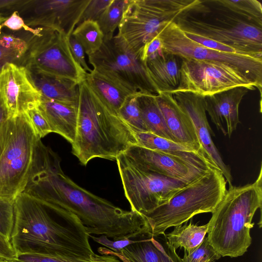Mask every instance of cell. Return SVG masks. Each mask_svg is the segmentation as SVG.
<instances>
[{
    "label": "cell",
    "mask_w": 262,
    "mask_h": 262,
    "mask_svg": "<svg viewBox=\"0 0 262 262\" xmlns=\"http://www.w3.org/2000/svg\"><path fill=\"white\" fill-rule=\"evenodd\" d=\"M128 2V0H113L97 21L104 39H110L114 36Z\"/></svg>",
    "instance_id": "f546056e"
},
{
    "label": "cell",
    "mask_w": 262,
    "mask_h": 262,
    "mask_svg": "<svg viewBox=\"0 0 262 262\" xmlns=\"http://www.w3.org/2000/svg\"><path fill=\"white\" fill-rule=\"evenodd\" d=\"M226 184L221 171L213 167L180 189L165 203L141 214L153 236L164 234L168 228L183 224L197 214L212 213L224 196Z\"/></svg>",
    "instance_id": "52a82bcc"
},
{
    "label": "cell",
    "mask_w": 262,
    "mask_h": 262,
    "mask_svg": "<svg viewBox=\"0 0 262 262\" xmlns=\"http://www.w3.org/2000/svg\"><path fill=\"white\" fill-rule=\"evenodd\" d=\"M24 114L40 139L52 133L49 123L38 107V104L28 108Z\"/></svg>",
    "instance_id": "e575fe53"
},
{
    "label": "cell",
    "mask_w": 262,
    "mask_h": 262,
    "mask_svg": "<svg viewBox=\"0 0 262 262\" xmlns=\"http://www.w3.org/2000/svg\"><path fill=\"white\" fill-rule=\"evenodd\" d=\"M208 224L198 226L187 222L184 225L174 227L173 230L165 234L168 244L176 250L183 248L185 251L190 252L196 248L203 241L207 233Z\"/></svg>",
    "instance_id": "4316f807"
},
{
    "label": "cell",
    "mask_w": 262,
    "mask_h": 262,
    "mask_svg": "<svg viewBox=\"0 0 262 262\" xmlns=\"http://www.w3.org/2000/svg\"><path fill=\"white\" fill-rule=\"evenodd\" d=\"M38 107L49 123L52 133L60 135L72 144L76 133L78 105L41 97Z\"/></svg>",
    "instance_id": "7402d4cb"
},
{
    "label": "cell",
    "mask_w": 262,
    "mask_h": 262,
    "mask_svg": "<svg viewBox=\"0 0 262 262\" xmlns=\"http://www.w3.org/2000/svg\"><path fill=\"white\" fill-rule=\"evenodd\" d=\"M157 36L166 53L182 58L229 63L262 86V55L228 53L207 48L189 39L174 21L167 25Z\"/></svg>",
    "instance_id": "4fadbf2b"
},
{
    "label": "cell",
    "mask_w": 262,
    "mask_h": 262,
    "mask_svg": "<svg viewBox=\"0 0 262 262\" xmlns=\"http://www.w3.org/2000/svg\"><path fill=\"white\" fill-rule=\"evenodd\" d=\"M156 99L176 142L203 155L192 122L173 95L168 93H160L156 95Z\"/></svg>",
    "instance_id": "ffe728a7"
},
{
    "label": "cell",
    "mask_w": 262,
    "mask_h": 262,
    "mask_svg": "<svg viewBox=\"0 0 262 262\" xmlns=\"http://www.w3.org/2000/svg\"><path fill=\"white\" fill-rule=\"evenodd\" d=\"M9 262H123L114 255L94 254L89 258H77L64 256H51L35 254H19Z\"/></svg>",
    "instance_id": "f1b7e54d"
},
{
    "label": "cell",
    "mask_w": 262,
    "mask_h": 262,
    "mask_svg": "<svg viewBox=\"0 0 262 262\" xmlns=\"http://www.w3.org/2000/svg\"><path fill=\"white\" fill-rule=\"evenodd\" d=\"M123 154L143 169L182 181L186 184L194 181L211 169L206 170L178 156L138 145L130 146Z\"/></svg>",
    "instance_id": "2e32d148"
},
{
    "label": "cell",
    "mask_w": 262,
    "mask_h": 262,
    "mask_svg": "<svg viewBox=\"0 0 262 262\" xmlns=\"http://www.w3.org/2000/svg\"><path fill=\"white\" fill-rule=\"evenodd\" d=\"M85 81L101 100L118 114L127 98L135 95L94 70L87 74Z\"/></svg>",
    "instance_id": "d4e9b609"
},
{
    "label": "cell",
    "mask_w": 262,
    "mask_h": 262,
    "mask_svg": "<svg viewBox=\"0 0 262 262\" xmlns=\"http://www.w3.org/2000/svg\"><path fill=\"white\" fill-rule=\"evenodd\" d=\"M64 33L42 27L32 35L23 57V63L30 73L62 78L79 84L88 73L74 60Z\"/></svg>",
    "instance_id": "30bf717a"
},
{
    "label": "cell",
    "mask_w": 262,
    "mask_h": 262,
    "mask_svg": "<svg viewBox=\"0 0 262 262\" xmlns=\"http://www.w3.org/2000/svg\"><path fill=\"white\" fill-rule=\"evenodd\" d=\"M134 133L137 142V145L178 156L197 167L206 170L215 167L202 154L189 147L150 132Z\"/></svg>",
    "instance_id": "603a6c76"
},
{
    "label": "cell",
    "mask_w": 262,
    "mask_h": 262,
    "mask_svg": "<svg viewBox=\"0 0 262 262\" xmlns=\"http://www.w3.org/2000/svg\"><path fill=\"white\" fill-rule=\"evenodd\" d=\"M27 2L24 0H0V14L3 11L21 9Z\"/></svg>",
    "instance_id": "ee69618b"
},
{
    "label": "cell",
    "mask_w": 262,
    "mask_h": 262,
    "mask_svg": "<svg viewBox=\"0 0 262 262\" xmlns=\"http://www.w3.org/2000/svg\"><path fill=\"white\" fill-rule=\"evenodd\" d=\"M70 49L75 61L88 73L92 70L88 65L85 52L81 45L71 34L68 39Z\"/></svg>",
    "instance_id": "ab89813d"
},
{
    "label": "cell",
    "mask_w": 262,
    "mask_h": 262,
    "mask_svg": "<svg viewBox=\"0 0 262 262\" xmlns=\"http://www.w3.org/2000/svg\"><path fill=\"white\" fill-rule=\"evenodd\" d=\"M29 73L42 97L78 105L79 84L76 82L65 78Z\"/></svg>",
    "instance_id": "cb8c5ba5"
},
{
    "label": "cell",
    "mask_w": 262,
    "mask_h": 262,
    "mask_svg": "<svg viewBox=\"0 0 262 262\" xmlns=\"http://www.w3.org/2000/svg\"><path fill=\"white\" fill-rule=\"evenodd\" d=\"M41 95L22 65L6 63L0 69V100L7 118L16 117L39 104Z\"/></svg>",
    "instance_id": "5bb4252c"
},
{
    "label": "cell",
    "mask_w": 262,
    "mask_h": 262,
    "mask_svg": "<svg viewBox=\"0 0 262 262\" xmlns=\"http://www.w3.org/2000/svg\"><path fill=\"white\" fill-rule=\"evenodd\" d=\"M24 192L53 211L62 209L74 214L89 234L119 241L138 240L151 233L141 214L119 208L76 184L64 173L54 152L42 168L32 174Z\"/></svg>",
    "instance_id": "6da1fadb"
},
{
    "label": "cell",
    "mask_w": 262,
    "mask_h": 262,
    "mask_svg": "<svg viewBox=\"0 0 262 262\" xmlns=\"http://www.w3.org/2000/svg\"><path fill=\"white\" fill-rule=\"evenodd\" d=\"M78 87V122L71 144L72 154L84 166L97 158L116 161L130 146L137 145L134 132L85 80Z\"/></svg>",
    "instance_id": "3957f363"
},
{
    "label": "cell",
    "mask_w": 262,
    "mask_h": 262,
    "mask_svg": "<svg viewBox=\"0 0 262 262\" xmlns=\"http://www.w3.org/2000/svg\"><path fill=\"white\" fill-rule=\"evenodd\" d=\"M112 1L90 0L81 16L78 24L86 20L97 22L101 14L112 3Z\"/></svg>",
    "instance_id": "8d00e7d4"
},
{
    "label": "cell",
    "mask_w": 262,
    "mask_h": 262,
    "mask_svg": "<svg viewBox=\"0 0 262 262\" xmlns=\"http://www.w3.org/2000/svg\"><path fill=\"white\" fill-rule=\"evenodd\" d=\"M0 200L14 203L24 192L45 145L24 113L1 127Z\"/></svg>",
    "instance_id": "8992f818"
},
{
    "label": "cell",
    "mask_w": 262,
    "mask_h": 262,
    "mask_svg": "<svg viewBox=\"0 0 262 262\" xmlns=\"http://www.w3.org/2000/svg\"><path fill=\"white\" fill-rule=\"evenodd\" d=\"M15 256V253L10 242L0 234V257L11 259Z\"/></svg>",
    "instance_id": "7bdbcfd3"
},
{
    "label": "cell",
    "mask_w": 262,
    "mask_h": 262,
    "mask_svg": "<svg viewBox=\"0 0 262 262\" xmlns=\"http://www.w3.org/2000/svg\"><path fill=\"white\" fill-rule=\"evenodd\" d=\"M72 35L81 45L88 56L98 51L104 40V35L98 23L91 20L79 24Z\"/></svg>",
    "instance_id": "83f0119b"
},
{
    "label": "cell",
    "mask_w": 262,
    "mask_h": 262,
    "mask_svg": "<svg viewBox=\"0 0 262 262\" xmlns=\"http://www.w3.org/2000/svg\"><path fill=\"white\" fill-rule=\"evenodd\" d=\"M89 237H91L95 242L106 247L108 249L111 250L115 253H119L123 248L134 243L136 241V240L129 239L111 241L105 235L96 237L91 234H89Z\"/></svg>",
    "instance_id": "60d3db41"
},
{
    "label": "cell",
    "mask_w": 262,
    "mask_h": 262,
    "mask_svg": "<svg viewBox=\"0 0 262 262\" xmlns=\"http://www.w3.org/2000/svg\"><path fill=\"white\" fill-rule=\"evenodd\" d=\"M236 87L249 91L258 89L261 93V88L256 82L232 65L182 58L179 85L172 93L189 92L206 97Z\"/></svg>",
    "instance_id": "7c38bea8"
},
{
    "label": "cell",
    "mask_w": 262,
    "mask_h": 262,
    "mask_svg": "<svg viewBox=\"0 0 262 262\" xmlns=\"http://www.w3.org/2000/svg\"><path fill=\"white\" fill-rule=\"evenodd\" d=\"M7 118L6 111L0 100V155L2 150L1 127L3 121Z\"/></svg>",
    "instance_id": "f6af8a7d"
},
{
    "label": "cell",
    "mask_w": 262,
    "mask_h": 262,
    "mask_svg": "<svg viewBox=\"0 0 262 262\" xmlns=\"http://www.w3.org/2000/svg\"><path fill=\"white\" fill-rule=\"evenodd\" d=\"M1 25L2 28L6 27L13 31H18L23 29L26 31L30 32L32 34V35L38 34L42 29V27L33 28L27 26L17 11H14Z\"/></svg>",
    "instance_id": "74e56055"
},
{
    "label": "cell",
    "mask_w": 262,
    "mask_h": 262,
    "mask_svg": "<svg viewBox=\"0 0 262 262\" xmlns=\"http://www.w3.org/2000/svg\"><path fill=\"white\" fill-rule=\"evenodd\" d=\"M262 167L252 183L229 186L208 224L207 238L221 257H237L251 244L250 230L256 210L261 208Z\"/></svg>",
    "instance_id": "277c9868"
},
{
    "label": "cell",
    "mask_w": 262,
    "mask_h": 262,
    "mask_svg": "<svg viewBox=\"0 0 262 262\" xmlns=\"http://www.w3.org/2000/svg\"><path fill=\"white\" fill-rule=\"evenodd\" d=\"M196 0H128L118 33L140 58L144 46Z\"/></svg>",
    "instance_id": "ba28073f"
},
{
    "label": "cell",
    "mask_w": 262,
    "mask_h": 262,
    "mask_svg": "<svg viewBox=\"0 0 262 262\" xmlns=\"http://www.w3.org/2000/svg\"><path fill=\"white\" fill-rule=\"evenodd\" d=\"M14 208L10 243L15 255L89 258L95 254L82 224H60L45 207L24 192L16 198Z\"/></svg>",
    "instance_id": "7a4b0ae2"
},
{
    "label": "cell",
    "mask_w": 262,
    "mask_h": 262,
    "mask_svg": "<svg viewBox=\"0 0 262 262\" xmlns=\"http://www.w3.org/2000/svg\"><path fill=\"white\" fill-rule=\"evenodd\" d=\"M184 33L189 39L207 48L221 52L241 54L236 50L212 39L202 37L196 34L186 32Z\"/></svg>",
    "instance_id": "f35d334b"
},
{
    "label": "cell",
    "mask_w": 262,
    "mask_h": 262,
    "mask_svg": "<svg viewBox=\"0 0 262 262\" xmlns=\"http://www.w3.org/2000/svg\"><path fill=\"white\" fill-rule=\"evenodd\" d=\"M221 257L205 236L194 249L190 252L185 251L182 260L183 262H215Z\"/></svg>",
    "instance_id": "836d02e7"
},
{
    "label": "cell",
    "mask_w": 262,
    "mask_h": 262,
    "mask_svg": "<svg viewBox=\"0 0 262 262\" xmlns=\"http://www.w3.org/2000/svg\"><path fill=\"white\" fill-rule=\"evenodd\" d=\"M182 58L163 49L144 62L148 74L160 93H172L180 81Z\"/></svg>",
    "instance_id": "44dd1931"
},
{
    "label": "cell",
    "mask_w": 262,
    "mask_h": 262,
    "mask_svg": "<svg viewBox=\"0 0 262 262\" xmlns=\"http://www.w3.org/2000/svg\"><path fill=\"white\" fill-rule=\"evenodd\" d=\"M14 203L0 200V234L10 242L14 220Z\"/></svg>",
    "instance_id": "d590c367"
},
{
    "label": "cell",
    "mask_w": 262,
    "mask_h": 262,
    "mask_svg": "<svg viewBox=\"0 0 262 262\" xmlns=\"http://www.w3.org/2000/svg\"><path fill=\"white\" fill-rule=\"evenodd\" d=\"M131 211L149 212L167 202L188 184L143 169L120 155L116 160Z\"/></svg>",
    "instance_id": "8fae6325"
},
{
    "label": "cell",
    "mask_w": 262,
    "mask_h": 262,
    "mask_svg": "<svg viewBox=\"0 0 262 262\" xmlns=\"http://www.w3.org/2000/svg\"><path fill=\"white\" fill-rule=\"evenodd\" d=\"M165 234L163 238L149 234L136 240L119 253L102 247L98 248V252L102 255H115L123 262H183L176 250L168 244Z\"/></svg>",
    "instance_id": "ac0fdd59"
},
{
    "label": "cell",
    "mask_w": 262,
    "mask_h": 262,
    "mask_svg": "<svg viewBox=\"0 0 262 262\" xmlns=\"http://www.w3.org/2000/svg\"><path fill=\"white\" fill-rule=\"evenodd\" d=\"M171 94L191 119L203 155L209 163L221 171L229 186H232L233 179L230 168L223 161L212 139V136L214 135L207 118L204 97L189 92H178Z\"/></svg>",
    "instance_id": "e0dca14e"
},
{
    "label": "cell",
    "mask_w": 262,
    "mask_h": 262,
    "mask_svg": "<svg viewBox=\"0 0 262 262\" xmlns=\"http://www.w3.org/2000/svg\"><path fill=\"white\" fill-rule=\"evenodd\" d=\"M7 17H5L2 14H0V35L1 34V30L2 29V24L7 19Z\"/></svg>",
    "instance_id": "bcb514c9"
},
{
    "label": "cell",
    "mask_w": 262,
    "mask_h": 262,
    "mask_svg": "<svg viewBox=\"0 0 262 262\" xmlns=\"http://www.w3.org/2000/svg\"><path fill=\"white\" fill-rule=\"evenodd\" d=\"M90 0H29L20 10L31 9L26 25L62 32L69 37Z\"/></svg>",
    "instance_id": "9a60e30c"
},
{
    "label": "cell",
    "mask_w": 262,
    "mask_h": 262,
    "mask_svg": "<svg viewBox=\"0 0 262 262\" xmlns=\"http://www.w3.org/2000/svg\"><path fill=\"white\" fill-rule=\"evenodd\" d=\"M88 59L93 70L133 94H159L145 63L118 35L104 39L99 50Z\"/></svg>",
    "instance_id": "9c48e42d"
},
{
    "label": "cell",
    "mask_w": 262,
    "mask_h": 262,
    "mask_svg": "<svg viewBox=\"0 0 262 262\" xmlns=\"http://www.w3.org/2000/svg\"><path fill=\"white\" fill-rule=\"evenodd\" d=\"M249 90L236 87L204 97L206 112L216 128L230 138L239 120V105Z\"/></svg>",
    "instance_id": "d6986e66"
},
{
    "label": "cell",
    "mask_w": 262,
    "mask_h": 262,
    "mask_svg": "<svg viewBox=\"0 0 262 262\" xmlns=\"http://www.w3.org/2000/svg\"><path fill=\"white\" fill-rule=\"evenodd\" d=\"M162 49L161 41L158 36H157L144 46L140 56V59L144 63L148 57Z\"/></svg>",
    "instance_id": "b9f144b4"
},
{
    "label": "cell",
    "mask_w": 262,
    "mask_h": 262,
    "mask_svg": "<svg viewBox=\"0 0 262 262\" xmlns=\"http://www.w3.org/2000/svg\"><path fill=\"white\" fill-rule=\"evenodd\" d=\"M156 95L141 93L137 94V100L142 119L149 132L176 142L167 126Z\"/></svg>",
    "instance_id": "484cf974"
},
{
    "label": "cell",
    "mask_w": 262,
    "mask_h": 262,
    "mask_svg": "<svg viewBox=\"0 0 262 262\" xmlns=\"http://www.w3.org/2000/svg\"><path fill=\"white\" fill-rule=\"evenodd\" d=\"M174 22L184 32L212 39L241 54L262 55V27L231 11L220 0H196Z\"/></svg>",
    "instance_id": "5b68a950"
},
{
    "label": "cell",
    "mask_w": 262,
    "mask_h": 262,
    "mask_svg": "<svg viewBox=\"0 0 262 262\" xmlns=\"http://www.w3.org/2000/svg\"><path fill=\"white\" fill-rule=\"evenodd\" d=\"M138 93L127 98L119 111L118 114L133 132H149L141 116L137 100Z\"/></svg>",
    "instance_id": "d6a6232c"
},
{
    "label": "cell",
    "mask_w": 262,
    "mask_h": 262,
    "mask_svg": "<svg viewBox=\"0 0 262 262\" xmlns=\"http://www.w3.org/2000/svg\"><path fill=\"white\" fill-rule=\"evenodd\" d=\"M225 7L249 21L262 27V6L257 0H220Z\"/></svg>",
    "instance_id": "1f68e13d"
},
{
    "label": "cell",
    "mask_w": 262,
    "mask_h": 262,
    "mask_svg": "<svg viewBox=\"0 0 262 262\" xmlns=\"http://www.w3.org/2000/svg\"><path fill=\"white\" fill-rule=\"evenodd\" d=\"M0 262H9L8 259L0 257Z\"/></svg>",
    "instance_id": "7dc6e473"
},
{
    "label": "cell",
    "mask_w": 262,
    "mask_h": 262,
    "mask_svg": "<svg viewBox=\"0 0 262 262\" xmlns=\"http://www.w3.org/2000/svg\"><path fill=\"white\" fill-rule=\"evenodd\" d=\"M28 49L24 39L10 34L0 35V69L6 63L20 60Z\"/></svg>",
    "instance_id": "4dcf8cb0"
}]
</instances>
